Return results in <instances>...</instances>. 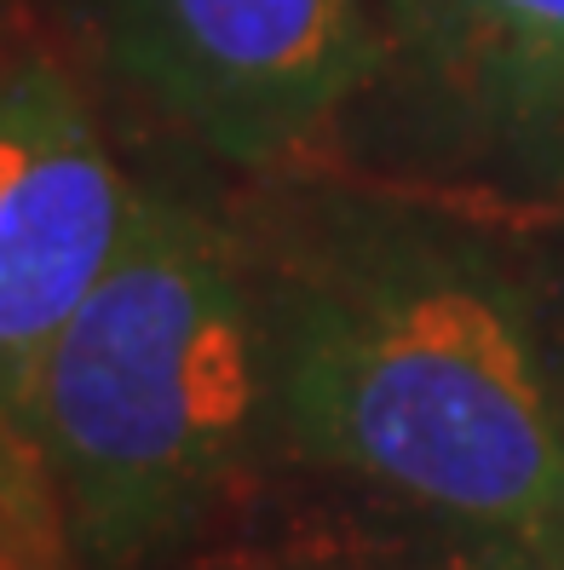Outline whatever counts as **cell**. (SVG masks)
Wrapping results in <instances>:
<instances>
[{
    "mask_svg": "<svg viewBox=\"0 0 564 570\" xmlns=\"http://www.w3.org/2000/svg\"><path fill=\"white\" fill-rule=\"evenodd\" d=\"M248 259L283 450L404 513L564 548V415L524 272L352 190L277 214Z\"/></svg>",
    "mask_w": 564,
    "mask_h": 570,
    "instance_id": "obj_1",
    "label": "cell"
},
{
    "mask_svg": "<svg viewBox=\"0 0 564 570\" xmlns=\"http://www.w3.org/2000/svg\"><path fill=\"white\" fill-rule=\"evenodd\" d=\"M105 58L208 156L277 174L380 76V0H87Z\"/></svg>",
    "mask_w": 564,
    "mask_h": 570,
    "instance_id": "obj_3",
    "label": "cell"
},
{
    "mask_svg": "<svg viewBox=\"0 0 564 570\" xmlns=\"http://www.w3.org/2000/svg\"><path fill=\"white\" fill-rule=\"evenodd\" d=\"M70 524L41 450L0 415V570H63Z\"/></svg>",
    "mask_w": 564,
    "mask_h": 570,
    "instance_id": "obj_7",
    "label": "cell"
},
{
    "mask_svg": "<svg viewBox=\"0 0 564 570\" xmlns=\"http://www.w3.org/2000/svg\"><path fill=\"white\" fill-rule=\"evenodd\" d=\"M29 432L92 570H139L202 530L259 439H277L265 312L237 230L139 190L116 265L41 363Z\"/></svg>",
    "mask_w": 564,
    "mask_h": 570,
    "instance_id": "obj_2",
    "label": "cell"
},
{
    "mask_svg": "<svg viewBox=\"0 0 564 570\" xmlns=\"http://www.w3.org/2000/svg\"><path fill=\"white\" fill-rule=\"evenodd\" d=\"M409 530H392L380 542H352L328 553L317 570H564V548L530 542L507 530H478V524H449L409 513Z\"/></svg>",
    "mask_w": 564,
    "mask_h": 570,
    "instance_id": "obj_6",
    "label": "cell"
},
{
    "mask_svg": "<svg viewBox=\"0 0 564 570\" xmlns=\"http://www.w3.org/2000/svg\"><path fill=\"white\" fill-rule=\"evenodd\" d=\"M139 190L116 167L81 87L52 58L0 70V415L29 444L58 328L116 265Z\"/></svg>",
    "mask_w": 564,
    "mask_h": 570,
    "instance_id": "obj_4",
    "label": "cell"
},
{
    "mask_svg": "<svg viewBox=\"0 0 564 570\" xmlns=\"http://www.w3.org/2000/svg\"><path fill=\"white\" fill-rule=\"evenodd\" d=\"M530 299H536V334L547 357V381L564 415V254H553L542 272H530Z\"/></svg>",
    "mask_w": 564,
    "mask_h": 570,
    "instance_id": "obj_8",
    "label": "cell"
},
{
    "mask_svg": "<svg viewBox=\"0 0 564 570\" xmlns=\"http://www.w3.org/2000/svg\"><path fill=\"white\" fill-rule=\"evenodd\" d=\"M380 47L473 156L564 174V0H380Z\"/></svg>",
    "mask_w": 564,
    "mask_h": 570,
    "instance_id": "obj_5",
    "label": "cell"
}]
</instances>
